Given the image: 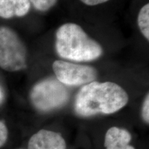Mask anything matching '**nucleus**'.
I'll use <instances>...</instances> for the list:
<instances>
[{
  "instance_id": "f03ea898",
  "label": "nucleus",
  "mask_w": 149,
  "mask_h": 149,
  "mask_svg": "<svg viewBox=\"0 0 149 149\" xmlns=\"http://www.w3.org/2000/svg\"><path fill=\"white\" fill-rule=\"evenodd\" d=\"M55 48L59 57L74 62L95 61L104 53L100 43L74 23H66L58 28L55 33Z\"/></svg>"
},
{
  "instance_id": "f8f14e48",
  "label": "nucleus",
  "mask_w": 149,
  "mask_h": 149,
  "mask_svg": "<svg viewBox=\"0 0 149 149\" xmlns=\"http://www.w3.org/2000/svg\"><path fill=\"white\" fill-rule=\"evenodd\" d=\"M8 129L6 126L1 121H0V148L5 144L8 139Z\"/></svg>"
},
{
  "instance_id": "f257e3e1",
  "label": "nucleus",
  "mask_w": 149,
  "mask_h": 149,
  "mask_svg": "<svg viewBox=\"0 0 149 149\" xmlns=\"http://www.w3.org/2000/svg\"><path fill=\"white\" fill-rule=\"evenodd\" d=\"M128 100V93L117 84L94 81L80 88L74 100V110L84 117L113 114L125 107Z\"/></svg>"
},
{
  "instance_id": "ddd939ff",
  "label": "nucleus",
  "mask_w": 149,
  "mask_h": 149,
  "mask_svg": "<svg viewBox=\"0 0 149 149\" xmlns=\"http://www.w3.org/2000/svg\"><path fill=\"white\" fill-rule=\"evenodd\" d=\"M111 0H79L81 3L87 6H96L109 2Z\"/></svg>"
},
{
  "instance_id": "9b49d317",
  "label": "nucleus",
  "mask_w": 149,
  "mask_h": 149,
  "mask_svg": "<svg viewBox=\"0 0 149 149\" xmlns=\"http://www.w3.org/2000/svg\"><path fill=\"white\" fill-rule=\"evenodd\" d=\"M141 117L147 124L149 123V94L146 95L142 107H141Z\"/></svg>"
},
{
  "instance_id": "1a4fd4ad",
  "label": "nucleus",
  "mask_w": 149,
  "mask_h": 149,
  "mask_svg": "<svg viewBox=\"0 0 149 149\" xmlns=\"http://www.w3.org/2000/svg\"><path fill=\"white\" fill-rule=\"evenodd\" d=\"M137 24L139 31L147 41L149 40V3L140 8L137 16Z\"/></svg>"
},
{
  "instance_id": "7ed1b4c3",
  "label": "nucleus",
  "mask_w": 149,
  "mask_h": 149,
  "mask_svg": "<svg viewBox=\"0 0 149 149\" xmlns=\"http://www.w3.org/2000/svg\"><path fill=\"white\" fill-rule=\"evenodd\" d=\"M70 98L66 86L61 84L55 77L43 79L33 86L30 92V100L37 111L47 113L61 109Z\"/></svg>"
},
{
  "instance_id": "39448f33",
  "label": "nucleus",
  "mask_w": 149,
  "mask_h": 149,
  "mask_svg": "<svg viewBox=\"0 0 149 149\" xmlns=\"http://www.w3.org/2000/svg\"><path fill=\"white\" fill-rule=\"evenodd\" d=\"M56 79L66 86H79L95 81L97 70L92 66L65 60H55L52 65Z\"/></svg>"
},
{
  "instance_id": "9d476101",
  "label": "nucleus",
  "mask_w": 149,
  "mask_h": 149,
  "mask_svg": "<svg viewBox=\"0 0 149 149\" xmlns=\"http://www.w3.org/2000/svg\"><path fill=\"white\" fill-rule=\"evenodd\" d=\"M35 10L40 12H46L55 6L58 0H29Z\"/></svg>"
},
{
  "instance_id": "6e6552de",
  "label": "nucleus",
  "mask_w": 149,
  "mask_h": 149,
  "mask_svg": "<svg viewBox=\"0 0 149 149\" xmlns=\"http://www.w3.org/2000/svg\"><path fill=\"white\" fill-rule=\"evenodd\" d=\"M31 7L29 0H0V17H22L29 13Z\"/></svg>"
},
{
  "instance_id": "20e7f679",
  "label": "nucleus",
  "mask_w": 149,
  "mask_h": 149,
  "mask_svg": "<svg viewBox=\"0 0 149 149\" xmlns=\"http://www.w3.org/2000/svg\"><path fill=\"white\" fill-rule=\"evenodd\" d=\"M27 48L10 28L0 26V68L8 72H19L27 68Z\"/></svg>"
},
{
  "instance_id": "0eeeda50",
  "label": "nucleus",
  "mask_w": 149,
  "mask_h": 149,
  "mask_svg": "<svg viewBox=\"0 0 149 149\" xmlns=\"http://www.w3.org/2000/svg\"><path fill=\"white\" fill-rule=\"evenodd\" d=\"M131 135L127 130L111 127L105 135L104 146L107 149H135L129 144Z\"/></svg>"
},
{
  "instance_id": "423d86ee",
  "label": "nucleus",
  "mask_w": 149,
  "mask_h": 149,
  "mask_svg": "<svg viewBox=\"0 0 149 149\" xmlns=\"http://www.w3.org/2000/svg\"><path fill=\"white\" fill-rule=\"evenodd\" d=\"M28 149H66V144L59 133L43 129L31 137Z\"/></svg>"
}]
</instances>
